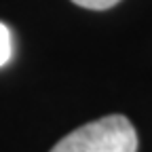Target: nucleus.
I'll return each instance as SVG.
<instances>
[{
  "instance_id": "obj_3",
  "label": "nucleus",
  "mask_w": 152,
  "mask_h": 152,
  "mask_svg": "<svg viewBox=\"0 0 152 152\" xmlns=\"http://www.w3.org/2000/svg\"><path fill=\"white\" fill-rule=\"evenodd\" d=\"M72 2L89 11H106V9H112L114 4H118L121 0H72Z\"/></svg>"
},
{
  "instance_id": "obj_2",
  "label": "nucleus",
  "mask_w": 152,
  "mask_h": 152,
  "mask_svg": "<svg viewBox=\"0 0 152 152\" xmlns=\"http://www.w3.org/2000/svg\"><path fill=\"white\" fill-rule=\"evenodd\" d=\"M13 53V42H11V30L0 21V68H2Z\"/></svg>"
},
{
  "instance_id": "obj_1",
  "label": "nucleus",
  "mask_w": 152,
  "mask_h": 152,
  "mask_svg": "<svg viewBox=\"0 0 152 152\" xmlns=\"http://www.w3.org/2000/svg\"><path fill=\"white\" fill-rule=\"evenodd\" d=\"M49 152H137V133L127 116L110 114L74 129Z\"/></svg>"
}]
</instances>
